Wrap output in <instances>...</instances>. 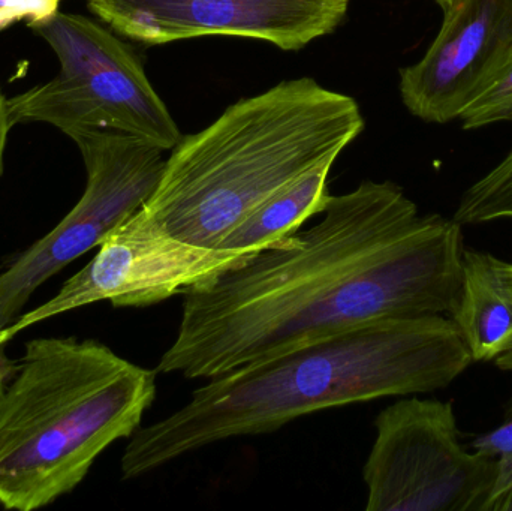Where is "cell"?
Returning <instances> with one entry per match:
<instances>
[{"label": "cell", "mask_w": 512, "mask_h": 511, "mask_svg": "<svg viewBox=\"0 0 512 511\" xmlns=\"http://www.w3.org/2000/svg\"><path fill=\"white\" fill-rule=\"evenodd\" d=\"M318 224L189 288L156 372L210 380L301 342L385 320L450 315L462 282L456 219L420 215L393 182L331 195Z\"/></svg>", "instance_id": "cell-1"}, {"label": "cell", "mask_w": 512, "mask_h": 511, "mask_svg": "<svg viewBox=\"0 0 512 511\" xmlns=\"http://www.w3.org/2000/svg\"><path fill=\"white\" fill-rule=\"evenodd\" d=\"M472 362L447 315L375 321L301 342L210 378L185 407L138 429L123 453V479L318 411L445 389Z\"/></svg>", "instance_id": "cell-2"}, {"label": "cell", "mask_w": 512, "mask_h": 511, "mask_svg": "<svg viewBox=\"0 0 512 511\" xmlns=\"http://www.w3.org/2000/svg\"><path fill=\"white\" fill-rule=\"evenodd\" d=\"M364 126L351 96L313 78L282 81L230 105L203 131L183 135L143 209L171 236L219 249L256 207L339 158Z\"/></svg>", "instance_id": "cell-3"}, {"label": "cell", "mask_w": 512, "mask_h": 511, "mask_svg": "<svg viewBox=\"0 0 512 511\" xmlns=\"http://www.w3.org/2000/svg\"><path fill=\"white\" fill-rule=\"evenodd\" d=\"M156 371L101 342L29 341L0 396V506L35 511L74 491L96 459L140 429Z\"/></svg>", "instance_id": "cell-4"}, {"label": "cell", "mask_w": 512, "mask_h": 511, "mask_svg": "<svg viewBox=\"0 0 512 511\" xmlns=\"http://www.w3.org/2000/svg\"><path fill=\"white\" fill-rule=\"evenodd\" d=\"M27 26L50 45L59 71L8 98L12 126L47 123L74 141L122 132L165 152L179 144L182 132L131 45L92 18L60 9Z\"/></svg>", "instance_id": "cell-5"}, {"label": "cell", "mask_w": 512, "mask_h": 511, "mask_svg": "<svg viewBox=\"0 0 512 511\" xmlns=\"http://www.w3.org/2000/svg\"><path fill=\"white\" fill-rule=\"evenodd\" d=\"M375 426L363 468L367 511H483L498 462L463 446L453 402L405 399Z\"/></svg>", "instance_id": "cell-6"}, {"label": "cell", "mask_w": 512, "mask_h": 511, "mask_svg": "<svg viewBox=\"0 0 512 511\" xmlns=\"http://www.w3.org/2000/svg\"><path fill=\"white\" fill-rule=\"evenodd\" d=\"M86 167L83 197L47 234L0 273V332L30 296L72 261L101 245L152 197L165 150L135 135L92 132L74 141Z\"/></svg>", "instance_id": "cell-7"}, {"label": "cell", "mask_w": 512, "mask_h": 511, "mask_svg": "<svg viewBox=\"0 0 512 511\" xmlns=\"http://www.w3.org/2000/svg\"><path fill=\"white\" fill-rule=\"evenodd\" d=\"M98 248L93 260L69 278L53 299L21 314L0 332L2 347L27 327L102 300L114 308L156 305L242 266L261 252L183 242L159 227L143 207Z\"/></svg>", "instance_id": "cell-8"}, {"label": "cell", "mask_w": 512, "mask_h": 511, "mask_svg": "<svg viewBox=\"0 0 512 511\" xmlns=\"http://www.w3.org/2000/svg\"><path fill=\"white\" fill-rule=\"evenodd\" d=\"M87 6L117 35L144 45L234 36L295 51L333 33L349 0H87Z\"/></svg>", "instance_id": "cell-9"}, {"label": "cell", "mask_w": 512, "mask_h": 511, "mask_svg": "<svg viewBox=\"0 0 512 511\" xmlns=\"http://www.w3.org/2000/svg\"><path fill=\"white\" fill-rule=\"evenodd\" d=\"M426 56L400 71V95L424 122L457 119L512 56V0H454Z\"/></svg>", "instance_id": "cell-10"}, {"label": "cell", "mask_w": 512, "mask_h": 511, "mask_svg": "<svg viewBox=\"0 0 512 511\" xmlns=\"http://www.w3.org/2000/svg\"><path fill=\"white\" fill-rule=\"evenodd\" d=\"M474 362H490L512 344V263L463 251L459 297L448 315Z\"/></svg>", "instance_id": "cell-11"}, {"label": "cell", "mask_w": 512, "mask_h": 511, "mask_svg": "<svg viewBox=\"0 0 512 511\" xmlns=\"http://www.w3.org/2000/svg\"><path fill=\"white\" fill-rule=\"evenodd\" d=\"M336 159L321 164L289 183L256 207L221 243L219 249L264 251L279 246L327 204V183Z\"/></svg>", "instance_id": "cell-12"}, {"label": "cell", "mask_w": 512, "mask_h": 511, "mask_svg": "<svg viewBox=\"0 0 512 511\" xmlns=\"http://www.w3.org/2000/svg\"><path fill=\"white\" fill-rule=\"evenodd\" d=\"M453 219L460 225L512 219V150L463 194Z\"/></svg>", "instance_id": "cell-13"}, {"label": "cell", "mask_w": 512, "mask_h": 511, "mask_svg": "<svg viewBox=\"0 0 512 511\" xmlns=\"http://www.w3.org/2000/svg\"><path fill=\"white\" fill-rule=\"evenodd\" d=\"M463 128L475 129L498 122H512V56L496 77L460 114Z\"/></svg>", "instance_id": "cell-14"}, {"label": "cell", "mask_w": 512, "mask_h": 511, "mask_svg": "<svg viewBox=\"0 0 512 511\" xmlns=\"http://www.w3.org/2000/svg\"><path fill=\"white\" fill-rule=\"evenodd\" d=\"M472 449L492 456L498 462V474H496L495 486L490 497L512 485V408L502 425L472 441Z\"/></svg>", "instance_id": "cell-15"}, {"label": "cell", "mask_w": 512, "mask_h": 511, "mask_svg": "<svg viewBox=\"0 0 512 511\" xmlns=\"http://www.w3.org/2000/svg\"><path fill=\"white\" fill-rule=\"evenodd\" d=\"M62 0H0V29L17 21L27 24L42 20L59 11Z\"/></svg>", "instance_id": "cell-16"}, {"label": "cell", "mask_w": 512, "mask_h": 511, "mask_svg": "<svg viewBox=\"0 0 512 511\" xmlns=\"http://www.w3.org/2000/svg\"><path fill=\"white\" fill-rule=\"evenodd\" d=\"M14 128L9 117L8 98L0 87V177L3 174V162H5L6 144H8L9 132Z\"/></svg>", "instance_id": "cell-17"}, {"label": "cell", "mask_w": 512, "mask_h": 511, "mask_svg": "<svg viewBox=\"0 0 512 511\" xmlns=\"http://www.w3.org/2000/svg\"><path fill=\"white\" fill-rule=\"evenodd\" d=\"M483 511H512V485L490 497Z\"/></svg>", "instance_id": "cell-18"}, {"label": "cell", "mask_w": 512, "mask_h": 511, "mask_svg": "<svg viewBox=\"0 0 512 511\" xmlns=\"http://www.w3.org/2000/svg\"><path fill=\"white\" fill-rule=\"evenodd\" d=\"M496 366L502 371H512V344L504 353L499 354L495 359Z\"/></svg>", "instance_id": "cell-19"}, {"label": "cell", "mask_w": 512, "mask_h": 511, "mask_svg": "<svg viewBox=\"0 0 512 511\" xmlns=\"http://www.w3.org/2000/svg\"><path fill=\"white\" fill-rule=\"evenodd\" d=\"M9 368L6 365L5 359H3L2 345H0V396H2L3 390H5V380L8 377Z\"/></svg>", "instance_id": "cell-20"}, {"label": "cell", "mask_w": 512, "mask_h": 511, "mask_svg": "<svg viewBox=\"0 0 512 511\" xmlns=\"http://www.w3.org/2000/svg\"><path fill=\"white\" fill-rule=\"evenodd\" d=\"M436 2H438L439 5L442 6V9H447L448 6H450L451 3L454 2V0H436Z\"/></svg>", "instance_id": "cell-21"}]
</instances>
